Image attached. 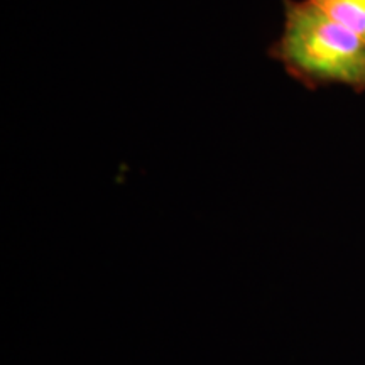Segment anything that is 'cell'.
Instances as JSON below:
<instances>
[{
  "instance_id": "obj_1",
  "label": "cell",
  "mask_w": 365,
  "mask_h": 365,
  "mask_svg": "<svg viewBox=\"0 0 365 365\" xmlns=\"http://www.w3.org/2000/svg\"><path fill=\"white\" fill-rule=\"evenodd\" d=\"M282 33L267 54L307 86L345 85L365 91V41L309 0H284Z\"/></svg>"
},
{
  "instance_id": "obj_2",
  "label": "cell",
  "mask_w": 365,
  "mask_h": 365,
  "mask_svg": "<svg viewBox=\"0 0 365 365\" xmlns=\"http://www.w3.org/2000/svg\"><path fill=\"white\" fill-rule=\"evenodd\" d=\"M309 2L365 41V0H309Z\"/></svg>"
}]
</instances>
